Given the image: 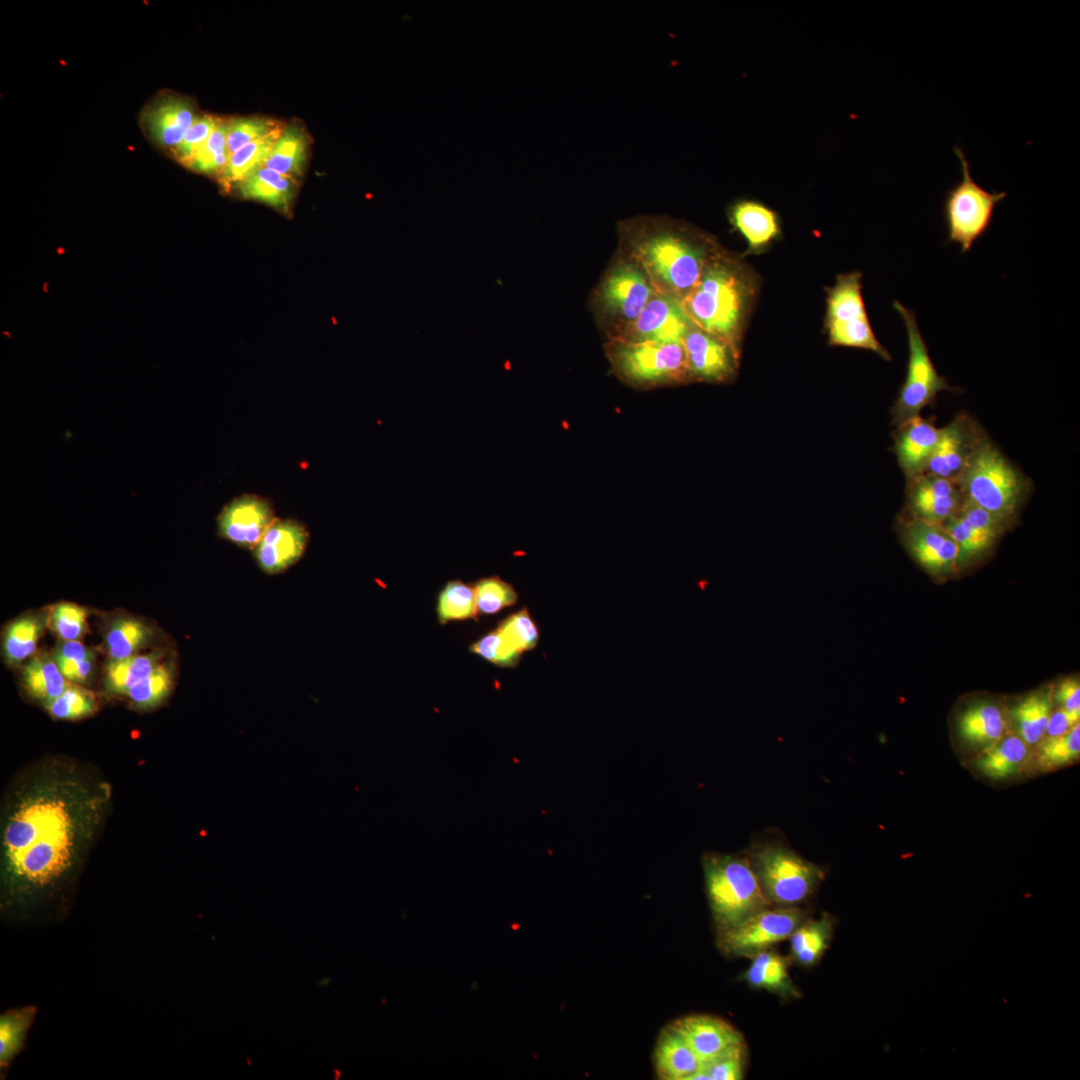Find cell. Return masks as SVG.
I'll use <instances>...</instances> for the list:
<instances>
[{
  "label": "cell",
  "mask_w": 1080,
  "mask_h": 1080,
  "mask_svg": "<svg viewBox=\"0 0 1080 1080\" xmlns=\"http://www.w3.org/2000/svg\"><path fill=\"white\" fill-rule=\"evenodd\" d=\"M961 165L962 178L946 192L943 201V218L947 229V241L957 243L961 252L971 249L974 242L990 228L997 205L1006 192H989L971 175L970 165L960 147L953 148Z\"/></svg>",
  "instance_id": "8"
},
{
  "label": "cell",
  "mask_w": 1080,
  "mask_h": 1080,
  "mask_svg": "<svg viewBox=\"0 0 1080 1080\" xmlns=\"http://www.w3.org/2000/svg\"><path fill=\"white\" fill-rule=\"evenodd\" d=\"M174 679V663L162 661L148 676L136 683L126 696L138 709L154 708L169 696Z\"/></svg>",
  "instance_id": "38"
},
{
  "label": "cell",
  "mask_w": 1080,
  "mask_h": 1080,
  "mask_svg": "<svg viewBox=\"0 0 1080 1080\" xmlns=\"http://www.w3.org/2000/svg\"><path fill=\"white\" fill-rule=\"evenodd\" d=\"M497 630L520 652L530 650L538 643V629L527 609H522L503 620Z\"/></svg>",
  "instance_id": "48"
},
{
  "label": "cell",
  "mask_w": 1080,
  "mask_h": 1080,
  "mask_svg": "<svg viewBox=\"0 0 1080 1080\" xmlns=\"http://www.w3.org/2000/svg\"><path fill=\"white\" fill-rule=\"evenodd\" d=\"M1052 699L1045 691L1035 692L1022 699L1014 708L1020 738L1027 745L1037 744L1045 735L1051 716Z\"/></svg>",
  "instance_id": "35"
},
{
  "label": "cell",
  "mask_w": 1080,
  "mask_h": 1080,
  "mask_svg": "<svg viewBox=\"0 0 1080 1080\" xmlns=\"http://www.w3.org/2000/svg\"><path fill=\"white\" fill-rule=\"evenodd\" d=\"M682 345L690 382L725 383L735 376L739 351L720 337L692 326Z\"/></svg>",
  "instance_id": "16"
},
{
  "label": "cell",
  "mask_w": 1080,
  "mask_h": 1080,
  "mask_svg": "<svg viewBox=\"0 0 1080 1080\" xmlns=\"http://www.w3.org/2000/svg\"><path fill=\"white\" fill-rule=\"evenodd\" d=\"M768 907L729 929L717 932L719 949L728 956L749 957L789 939L808 918L799 906Z\"/></svg>",
  "instance_id": "12"
},
{
  "label": "cell",
  "mask_w": 1080,
  "mask_h": 1080,
  "mask_svg": "<svg viewBox=\"0 0 1080 1080\" xmlns=\"http://www.w3.org/2000/svg\"><path fill=\"white\" fill-rule=\"evenodd\" d=\"M1080 754V726L1063 735L1049 737L1041 746L1040 762L1049 768L1074 761Z\"/></svg>",
  "instance_id": "47"
},
{
  "label": "cell",
  "mask_w": 1080,
  "mask_h": 1080,
  "mask_svg": "<svg viewBox=\"0 0 1080 1080\" xmlns=\"http://www.w3.org/2000/svg\"><path fill=\"white\" fill-rule=\"evenodd\" d=\"M754 283L746 269L727 254L715 251L690 293L681 300L692 324L720 337L740 351Z\"/></svg>",
  "instance_id": "3"
},
{
  "label": "cell",
  "mask_w": 1080,
  "mask_h": 1080,
  "mask_svg": "<svg viewBox=\"0 0 1080 1080\" xmlns=\"http://www.w3.org/2000/svg\"><path fill=\"white\" fill-rule=\"evenodd\" d=\"M438 616L442 624L450 620L473 618L477 614L474 587L461 581H451L441 591Z\"/></svg>",
  "instance_id": "40"
},
{
  "label": "cell",
  "mask_w": 1080,
  "mask_h": 1080,
  "mask_svg": "<svg viewBox=\"0 0 1080 1080\" xmlns=\"http://www.w3.org/2000/svg\"><path fill=\"white\" fill-rule=\"evenodd\" d=\"M747 858L762 892L772 906H797L810 898L823 882L820 866L778 842L751 846Z\"/></svg>",
  "instance_id": "7"
},
{
  "label": "cell",
  "mask_w": 1080,
  "mask_h": 1080,
  "mask_svg": "<svg viewBox=\"0 0 1080 1080\" xmlns=\"http://www.w3.org/2000/svg\"><path fill=\"white\" fill-rule=\"evenodd\" d=\"M45 708L55 719L78 720L92 715L97 710V702L91 691L70 682Z\"/></svg>",
  "instance_id": "42"
},
{
  "label": "cell",
  "mask_w": 1080,
  "mask_h": 1080,
  "mask_svg": "<svg viewBox=\"0 0 1080 1080\" xmlns=\"http://www.w3.org/2000/svg\"><path fill=\"white\" fill-rule=\"evenodd\" d=\"M309 540L306 527L293 519H275L253 549L254 557L265 573L280 574L304 554Z\"/></svg>",
  "instance_id": "20"
},
{
  "label": "cell",
  "mask_w": 1080,
  "mask_h": 1080,
  "mask_svg": "<svg viewBox=\"0 0 1080 1080\" xmlns=\"http://www.w3.org/2000/svg\"><path fill=\"white\" fill-rule=\"evenodd\" d=\"M308 138L298 125L285 127L263 166L296 179L303 172L307 158Z\"/></svg>",
  "instance_id": "34"
},
{
  "label": "cell",
  "mask_w": 1080,
  "mask_h": 1080,
  "mask_svg": "<svg viewBox=\"0 0 1080 1080\" xmlns=\"http://www.w3.org/2000/svg\"><path fill=\"white\" fill-rule=\"evenodd\" d=\"M604 350L615 376L631 387L653 389L690 382L682 342L612 337Z\"/></svg>",
  "instance_id": "6"
},
{
  "label": "cell",
  "mask_w": 1080,
  "mask_h": 1080,
  "mask_svg": "<svg viewBox=\"0 0 1080 1080\" xmlns=\"http://www.w3.org/2000/svg\"><path fill=\"white\" fill-rule=\"evenodd\" d=\"M790 957L769 949L751 957L744 974L747 983L756 989H765L783 998L800 997V992L789 974Z\"/></svg>",
  "instance_id": "26"
},
{
  "label": "cell",
  "mask_w": 1080,
  "mask_h": 1080,
  "mask_svg": "<svg viewBox=\"0 0 1080 1080\" xmlns=\"http://www.w3.org/2000/svg\"><path fill=\"white\" fill-rule=\"evenodd\" d=\"M476 595V610L482 615L497 613L502 608L511 606L517 601L514 588L494 576L481 579L474 586Z\"/></svg>",
  "instance_id": "45"
},
{
  "label": "cell",
  "mask_w": 1080,
  "mask_h": 1080,
  "mask_svg": "<svg viewBox=\"0 0 1080 1080\" xmlns=\"http://www.w3.org/2000/svg\"><path fill=\"white\" fill-rule=\"evenodd\" d=\"M706 894L717 932L771 907L747 857L706 853L702 858Z\"/></svg>",
  "instance_id": "5"
},
{
  "label": "cell",
  "mask_w": 1080,
  "mask_h": 1080,
  "mask_svg": "<svg viewBox=\"0 0 1080 1080\" xmlns=\"http://www.w3.org/2000/svg\"><path fill=\"white\" fill-rule=\"evenodd\" d=\"M1002 710L992 703H979L967 708L958 720L961 737L972 746L984 750L995 745L1005 731Z\"/></svg>",
  "instance_id": "30"
},
{
  "label": "cell",
  "mask_w": 1080,
  "mask_h": 1080,
  "mask_svg": "<svg viewBox=\"0 0 1080 1080\" xmlns=\"http://www.w3.org/2000/svg\"><path fill=\"white\" fill-rule=\"evenodd\" d=\"M957 483L965 499L1011 524L1031 489L1030 480L988 438Z\"/></svg>",
  "instance_id": "4"
},
{
  "label": "cell",
  "mask_w": 1080,
  "mask_h": 1080,
  "mask_svg": "<svg viewBox=\"0 0 1080 1080\" xmlns=\"http://www.w3.org/2000/svg\"><path fill=\"white\" fill-rule=\"evenodd\" d=\"M655 291L647 275L632 259L625 254L618 257L593 293L594 308L610 326L609 337L632 323Z\"/></svg>",
  "instance_id": "11"
},
{
  "label": "cell",
  "mask_w": 1080,
  "mask_h": 1080,
  "mask_svg": "<svg viewBox=\"0 0 1080 1080\" xmlns=\"http://www.w3.org/2000/svg\"><path fill=\"white\" fill-rule=\"evenodd\" d=\"M834 932V919L824 913L819 919L806 918L791 934L790 959L799 965L817 964L828 949Z\"/></svg>",
  "instance_id": "28"
},
{
  "label": "cell",
  "mask_w": 1080,
  "mask_h": 1080,
  "mask_svg": "<svg viewBox=\"0 0 1080 1080\" xmlns=\"http://www.w3.org/2000/svg\"><path fill=\"white\" fill-rule=\"evenodd\" d=\"M942 525L957 544V569H962L985 557L1011 523L964 498Z\"/></svg>",
  "instance_id": "14"
},
{
  "label": "cell",
  "mask_w": 1080,
  "mask_h": 1080,
  "mask_svg": "<svg viewBox=\"0 0 1080 1080\" xmlns=\"http://www.w3.org/2000/svg\"><path fill=\"white\" fill-rule=\"evenodd\" d=\"M1079 720L1080 711H1070L1060 707V709L1051 713L1045 734L1048 737L1063 735L1079 724Z\"/></svg>",
  "instance_id": "53"
},
{
  "label": "cell",
  "mask_w": 1080,
  "mask_h": 1080,
  "mask_svg": "<svg viewBox=\"0 0 1080 1080\" xmlns=\"http://www.w3.org/2000/svg\"><path fill=\"white\" fill-rule=\"evenodd\" d=\"M156 639L155 629L148 623L131 616L112 619L104 633V643L109 660H119L150 646Z\"/></svg>",
  "instance_id": "29"
},
{
  "label": "cell",
  "mask_w": 1080,
  "mask_h": 1080,
  "mask_svg": "<svg viewBox=\"0 0 1080 1080\" xmlns=\"http://www.w3.org/2000/svg\"><path fill=\"white\" fill-rule=\"evenodd\" d=\"M27 1018L22 1015H5L0 1024V1059L6 1063L17 1052L23 1037Z\"/></svg>",
  "instance_id": "51"
},
{
  "label": "cell",
  "mask_w": 1080,
  "mask_h": 1080,
  "mask_svg": "<svg viewBox=\"0 0 1080 1080\" xmlns=\"http://www.w3.org/2000/svg\"><path fill=\"white\" fill-rule=\"evenodd\" d=\"M893 307L904 321L909 351L906 377L891 409L892 423L897 427L920 415L925 407L934 403L941 391L957 389L950 386L947 379L935 368L927 344L921 335L915 312L903 306L899 301H895Z\"/></svg>",
  "instance_id": "9"
},
{
  "label": "cell",
  "mask_w": 1080,
  "mask_h": 1080,
  "mask_svg": "<svg viewBox=\"0 0 1080 1080\" xmlns=\"http://www.w3.org/2000/svg\"><path fill=\"white\" fill-rule=\"evenodd\" d=\"M745 1042L737 1044L719 1056L704 1062L700 1079L740 1080L744 1077L746 1064ZM699 1079V1080H700Z\"/></svg>",
  "instance_id": "46"
},
{
  "label": "cell",
  "mask_w": 1080,
  "mask_h": 1080,
  "mask_svg": "<svg viewBox=\"0 0 1080 1080\" xmlns=\"http://www.w3.org/2000/svg\"><path fill=\"white\" fill-rule=\"evenodd\" d=\"M618 230L623 254L643 270L657 292L680 301L716 251L707 237L667 217H636L621 222Z\"/></svg>",
  "instance_id": "2"
},
{
  "label": "cell",
  "mask_w": 1080,
  "mask_h": 1080,
  "mask_svg": "<svg viewBox=\"0 0 1080 1080\" xmlns=\"http://www.w3.org/2000/svg\"><path fill=\"white\" fill-rule=\"evenodd\" d=\"M692 326L679 299L655 291L640 315L612 337L676 343Z\"/></svg>",
  "instance_id": "17"
},
{
  "label": "cell",
  "mask_w": 1080,
  "mask_h": 1080,
  "mask_svg": "<svg viewBox=\"0 0 1080 1080\" xmlns=\"http://www.w3.org/2000/svg\"><path fill=\"white\" fill-rule=\"evenodd\" d=\"M732 226L743 236L748 251L760 252L781 234L780 218L776 211L754 199H739L728 210Z\"/></svg>",
  "instance_id": "24"
},
{
  "label": "cell",
  "mask_w": 1080,
  "mask_h": 1080,
  "mask_svg": "<svg viewBox=\"0 0 1080 1080\" xmlns=\"http://www.w3.org/2000/svg\"><path fill=\"white\" fill-rule=\"evenodd\" d=\"M862 275L853 271L838 275L826 300L825 327L828 342L835 346L872 351L886 361L888 350L878 341L871 327L862 296Z\"/></svg>",
  "instance_id": "10"
},
{
  "label": "cell",
  "mask_w": 1080,
  "mask_h": 1080,
  "mask_svg": "<svg viewBox=\"0 0 1080 1080\" xmlns=\"http://www.w3.org/2000/svg\"><path fill=\"white\" fill-rule=\"evenodd\" d=\"M88 612L73 603H59L48 614L49 628L64 641H79L87 632Z\"/></svg>",
  "instance_id": "44"
},
{
  "label": "cell",
  "mask_w": 1080,
  "mask_h": 1080,
  "mask_svg": "<svg viewBox=\"0 0 1080 1080\" xmlns=\"http://www.w3.org/2000/svg\"><path fill=\"white\" fill-rule=\"evenodd\" d=\"M470 650L484 659L502 666H515L522 652L514 648L498 631H491L480 640L471 645Z\"/></svg>",
  "instance_id": "49"
},
{
  "label": "cell",
  "mask_w": 1080,
  "mask_h": 1080,
  "mask_svg": "<svg viewBox=\"0 0 1080 1080\" xmlns=\"http://www.w3.org/2000/svg\"><path fill=\"white\" fill-rule=\"evenodd\" d=\"M51 656L69 682L84 684L89 680L94 668L95 655L80 641L61 640Z\"/></svg>",
  "instance_id": "39"
},
{
  "label": "cell",
  "mask_w": 1080,
  "mask_h": 1080,
  "mask_svg": "<svg viewBox=\"0 0 1080 1080\" xmlns=\"http://www.w3.org/2000/svg\"><path fill=\"white\" fill-rule=\"evenodd\" d=\"M1054 698L1066 710L1080 711V684L1077 678L1062 680L1056 688Z\"/></svg>",
  "instance_id": "52"
},
{
  "label": "cell",
  "mask_w": 1080,
  "mask_h": 1080,
  "mask_svg": "<svg viewBox=\"0 0 1080 1080\" xmlns=\"http://www.w3.org/2000/svg\"><path fill=\"white\" fill-rule=\"evenodd\" d=\"M226 134L227 122L222 120L186 166L199 173L221 174L230 157Z\"/></svg>",
  "instance_id": "41"
},
{
  "label": "cell",
  "mask_w": 1080,
  "mask_h": 1080,
  "mask_svg": "<svg viewBox=\"0 0 1080 1080\" xmlns=\"http://www.w3.org/2000/svg\"><path fill=\"white\" fill-rule=\"evenodd\" d=\"M111 795L107 781L72 761L47 759L24 769L1 811L5 886L30 895L62 882L99 833Z\"/></svg>",
  "instance_id": "1"
},
{
  "label": "cell",
  "mask_w": 1080,
  "mask_h": 1080,
  "mask_svg": "<svg viewBox=\"0 0 1080 1080\" xmlns=\"http://www.w3.org/2000/svg\"><path fill=\"white\" fill-rule=\"evenodd\" d=\"M670 1026L683 1037L703 1062L710 1061L732 1046L744 1042L738 1030L713 1015L684 1016L673 1021Z\"/></svg>",
  "instance_id": "21"
},
{
  "label": "cell",
  "mask_w": 1080,
  "mask_h": 1080,
  "mask_svg": "<svg viewBox=\"0 0 1080 1080\" xmlns=\"http://www.w3.org/2000/svg\"><path fill=\"white\" fill-rule=\"evenodd\" d=\"M939 432L940 428L920 415L897 426L893 450L907 482L926 471Z\"/></svg>",
  "instance_id": "22"
},
{
  "label": "cell",
  "mask_w": 1080,
  "mask_h": 1080,
  "mask_svg": "<svg viewBox=\"0 0 1080 1080\" xmlns=\"http://www.w3.org/2000/svg\"><path fill=\"white\" fill-rule=\"evenodd\" d=\"M275 519L268 501L256 495H242L223 507L217 517V529L222 538L253 550Z\"/></svg>",
  "instance_id": "18"
},
{
  "label": "cell",
  "mask_w": 1080,
  "mask_h": 1080,
  "mask_svg": "<svg viewBox=\"0 0 1080 1080\" xmlns=\"http://www.w3.org/2000/svg\"><path fill=\"white\" fill-rule=\"evenodd\" d=\"M196 118L194 107L187 99L166 96L144 110L142 123L152 140L173 151Z\"/></svg>",
  "instance_id": "23"
},
{
  "label": "cell",
  "mask_w": 1080,
  "mask_h": 1080,
  "mask_svg": "<svg viewBox=\"0 0 1080 1080\" xmlns=\"http://www.w3.org/2000/svg\"><path fill=\"white\" fill-rule=\"evenodd\" d=\"M48 614L33 612L13 620L5 629L2 651L7 664L17 665L32 656L45 627Z\"/></svg>",
  "instance_id": "31"
},
{
  "label": "cell",
  "mask_w": 1080,
  "mask_h": 1080,
  "mask_svg": "<svg viewBox=\"0 0 1080 1080\" xmlns=\"http://www.w3.org/2000/svg\"><path fill=\"white\" fill-rule=\"evenodd\" d=\"M283 129L255 140L233 153L221 173L222 180L227 184H239L249 174L263 166Z\"/></svg>",
  "instance_id": "37"
},
{
  "label": "cell",
  "mask_w": 1080,
  "mask_h": 1080,
  "mask_svg": "<svg viewBox=\"0 0 1080 1080\" xmlns=\"http://www.w3.org/2000/svg\"><path fill=\"white\" fill-rule=\"evenodd\" d=\"M908 515L944 524L960 508L964 495L957 481L923 473L907 482Z\"/></svg>",
  "instance_id": "19"
},
{
  "label": "cell",
  "mask_w": 1080,
  "mask_h": 1080,
  "mask_svg": "<svg viewBox=\"0 0 1080 1080\" xmlns=\"http://www.w3.org/2000/svg\"><path fill=\"white\" fill-rule=\"evenodd\" d=\"M1027 756V744L1019 736L1010 735L985 750L977 766L991 778H1005L1020 768Z\"/></svg>",
  "instance_id": "36"
},
{
  "label": "cell",
  "mask_w": 1080,
  "mask_h": 1080,
  "mask_svg": "<svg viewBox=\"0 0 1080 1080\" xmlns=\"http://www.w3.org/2000/svg\"><path fill=\"white\" fill-rule=\"evenodd\" d=\"M970 415L958 414L940 428L938 441L924 473L957 481L987 439Z\"/></svg>",
  "instance_id": "15"
},
{
  "label": "cell",
  "mask_w": 1080,
  "mask_h": 1080,
  "mask_svg": "<svg viewBox=\"0 0 1080 1080\" xmlns=\"http://www.w3.org/2000/svg\"><path fill=\"white\" fill-rule=\"evenodd\" d=\"M22 684L27 693L44 704L60 696L70 682L56 662L45 653L32 657L22 669Z\"/></svg>",
  "instance_id": "33"
},
{
  "label": "cell",
  "mask_w": 1080,
  "mask_h": 1080,
  "mask_svg": "<svg viewBox=\"0 0 1080 1080\" xmlns=\"http://www.w3.org/2000/svg\"><path fill=\"white\" fill-rule=\"evenodd\" d=\"M897 529L908 554L930 575L943 578L957 570L958 547L943 525L907 515Z\"/></svg>",
  "instance_id": "13"
},
{
  "label": "cell",
  "mask_w": 1080,
  "mask_h": 1080,
  "mask_svg": "<svg viewBox=\"0 0 1080 1080\" xmlns=\"http://www.w3.org/2000/svg\"><path fill=\"white\" fill-rule=\"evenodd\" d=\"M296 179L261 166L239 183L241 195L288 212L297 192Z\"/></svg>",
  "instance_id": "27"
},
{
  "label": "cell",
  "mask_w": 1080,
  "mask_h": 1080,
  "mask_svg": "<svg viewBox=\"0 0 1080 1080\" xmlns=\"http://www.w3.org/2000/svg\"><path fill=\"white\" fill-rule=\"evenodd\" d=\"M653 1059L656 1074L662 1080H699L704 1065L670 1025L660 1032Z\"/></svg>",
  "instance_id": "25"
},
{
  "label": "cell",
  "mask_w": 1080,
  "mask_h": 1080,
  "mask_svg": "<svg viewBox=\"0 0 1080 1080\" xmlns=\"http://www.w3.org/2000/svg\"><path fill=\"white\" fill-rule=\"evenodd\" d=\"M221 122L220 118L212 115L197 116L181 143L172 151L174 157L181 164L187 165Z\"/></svg>",
  "instance_id": "50"
},
{
  "label": "cell",
  "mask_w": 1080,
  "mask_h": 1080,
  "mask_svg": "<svg viewBox=\"0 0 1080 1080\" xmlns=\"http://www.w3.org/2000/svg\"><path fill=\"white\" fill-rule=\"evenodd\" d=\"M283 129L274 119L260 116L227 121V148L231 156L243 146Z\"/></svg>",
  "instance_id": "43"
},
{
  "label": "cell",
  "mask_w": 1080,
  "mask_h": 1080,
  "mask_svg": "<svg viewBox=\"0 0 1080 1080\" xmlns=\"http://www.w3.org/2000/svg\"><path fill=\"white\" fill-rule=\"evenodd\" d=\"M164 651L154 650L135 654L119 660H109L104 669V688L115 695H125L139 681L148 676L161 662Z\"/></svg>",
  "instance_id": "32"
}]
</instances>
